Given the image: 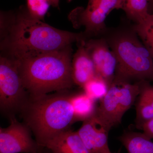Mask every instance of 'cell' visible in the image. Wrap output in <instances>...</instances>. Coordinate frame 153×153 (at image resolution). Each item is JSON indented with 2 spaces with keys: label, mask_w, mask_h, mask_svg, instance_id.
<instances>
[{
  "label": "cell",
  "mask_w": 153,
  "mask_h": 153,
  "mask_svg": "<svg viewBox=\"0 0 153 153\" xmlns=\"http://www.w3.org/2000/svg\"><path fill=\"white\" fill-rule=\"evenodd\" d=\"M1 53L21 60L63 49L86 39L83 33L54 27L30 16L22 7L17 12H1Z\"/></svg>",
  "instance_id": "1"
},
{
  "label": "cell",
  "mask_w": 153,
  "mask_h": 153,
  "mask_svg": "<svg viewBox=\"0 0 153 153\" xmlns=\"http://www.w3.org/2000/svg\"><path fill=\"white\" fill-rule=\"evenodd\" d=\"M72 45L63 49L18 60L23 84L29 96L36 97L52 92L69 90Z\"/></svg>",
  "instance_id": "2"
},
{
  "label": "cell",
  "mask_w": 153,
  "mask_h": 153,
  "mask_svg": "<svg viewBox=\"0 0 153 153\" xmlns=\"http://www.w3.org/2000/svg\"><path fill=\"white\" fill-rule=\"evenodd\" d=\"M71 95L66 90L29 97L20 114L41 147L74 123Z\"/></svg>",
  "instance_id": "3"
},
{
  "label": "cell",
  "mask_w": 153,
  "mask_h": 153,
  "mask_svg": "<svg viewBox=\"0 0 153 153\" xmlns=\"http://www.w3.org/2000/svg\"><path fill=\"white\" fill-rule=\"evenodd\" d=\"M134 32L119 33L108 43L117 61L115 77L129 82H153L152 57Z\"/></svg>",
  "instance_id": "4"
},
{
  "label": "cell",
  "mask_w": 153,
  "mask_h": 153,
  "mask_svg": "<svg viewBox=\"0 0 153 153\" xmlns=\"http://www.w3.org/2000/svg\"><path fill=\"white\" fill-rule=\"evenodd\" d=\"M17 59L4 53L0 56V109L9 119L21 113L29 100Z\"/></svg>",
  "instance_id": "5"
},
{
  "label": "cell",
  "mask_w": 153,
  "mask_h": 153,
  "mask_svg": "<svg viewBox=\"0 0 153 153\" xmlns=\"http://www.w3.org/2000/svg\"><path fill=\"white\" fill-rule=\"evenodd\" d=\"M140 91V83L115 77L106 95L101 100L96 114L111 128L120 123L125 113L133 105Z\"/></svg>",
  "instance_id": "6"
},
{
  "label": "cell",
  "mask_w": 153,
  "mask_h": 153,
  "mask_svg": "<svg viewBox=\"0 0 153 153\" xmlns=\"http://www.w3.org/2000/svg\"><path fill=\"white\" fill-rule=\"evenodd\" d=\"M123 4V0H88L85 8H76L68 18L74 27L85 28L83 33L88 39L103 32L108 14L115 9H122Z\"/></svg>",
  "instance_id": "7"
},
{
  "label": "cell",
  "mask_w": 153,
  "mask_h": 153,
  "mask_svg": "<svg viewBox=\"0 0 153 153\" xmlns=\"http://www.w3.org/2000/svg\"><path fill=\"white\" fill-rule=\"evenodd\" d=\"M10 120L7 127L0 128V153H43L44 149L32 137V131L16 116Z\"/></svg>",
  "instance_id": "8"
},
{
  "label": "cell",
  "mask_w": 153,
  "mask_h": 153,
  "mask_svg": "<svg viewBox=\"0 0 153 153\" xmlns=\"http://www.w3.org/2000/svg\"><path fill=\"white\" fill-rule=\"evenodd\" d=\"M85 46L94 63L97 75L110 85L115 76L117 61L108 41L102 38H90L85 40Z\"/></svg>",
  "instance_id": "9"
},
{
  "label": "cell",
  "mask_w": 153,
  "mask_h": 153,
  "mask_svg": "<svg viewBox=\"0 0 153 153\" xmlns=\"http://www.w3.org/2000/svg\"><path fill=\"white\" fill-rule=\"evenodd\" d=\"M77 131L89 153H110L108 133L111 128L96 114L83 121Z\"/></svg>",
  "instance_id": "10"
},
{
  "label": "cell",
  "mask_w": 153,
  "mask_h": 153,
  "mask_svg": "<svg viewBox=\"0 0 153 153\" xmlns=\"http://www.w3.org/2000/svg\"><path fill=\"white\" fill-rule=\"evenodd\" d=\"M85 40L76 43L77 49L71 60L72 80L74 85L82 88L97 75L94 63L85 47Z\"/></svg>",
  "instance_id": "11"
},
{
  "label": "cell",
  "mask_w": 153,
  "mask_h": 153,
  "mask_svg": "<svg viewBox=\"0 0 153 153\" xmlns=\"http://www.w3.org/2000/svg\"><path fill=\"white\" fill-rule=\"evenodd\" d=\"M45 148L52 153H89L77 131L70 129L49 141Z\"/></svg>",
  "instance_id": "12"
},
{
  "label": "cell",
  "mask_w": 153,
  "mask_h": 153,
  "mask_svg": "<svg viewBox=\"0 0 153 153\" xmlns=\"http://www.w3.org/2000/svg\"><path fill=\"white\" fill-rule=\"evenodd\" d=\"M149 81H140V91L136 106L137 126L141 128L144 124L153 118V86Z\"/></svg>",
  "instance_id": "13"
},
{
  "label": "cell",
  "mask_w": 153,
  "mask_h": 153,
  "mask_svg": "<svg viewBox=\"0 0 153 153\" xmlns=\"http://www.w3.org/2000/svg\"><path fill=\"white\" fill-rule=\"evenodd\" d=\"M119 140L128 153H153V142L143 133L126 132Z\"/></svg>",
  "instance_id": "14"
},
{
  "label": "cell",
  "mask_w": 153,
  "mask_h": 153,
  "mask_svg": "<svg viewBox=\"0 0 153 153\" xmlns=\"http://www.w3.org/2000/svg\"><path fill=\"white\" fill-rule=\"evenodd\" d=\"M70 100L74 111V123L84 121L95 114V101L85 92L71 94Z\"/></svg>",
  "instance_id": "15"
},
{
  "label": "cell",
  "mask_w": 153,
  "mask_h": 153,
  "mask_svg": "<svg viewBox=\"0 0 153 153\" xmlns=\"http://www.w3.org/2000/svg\"><path fill=\"white\" fill-rule=\"evenodd\" d=\"M122 10L136 24L143 22L151 14L148 0H124Z\"/></svg>",
  "instance_id": "16"
},
{
  "label": "cell",
  "mask_w": 153,
  "mask_h": 153,
  "mask_svg": "<svg viewBox=\"0 0 153 153\" xmlns=\"http://www.w3.org/2000/svg\"><path fill=\"white\" fill-rule=\"evenodd\" d=\"M133 31L140 38L153 59V13L143 22L136 24Z\"/></svg>",
  "instance_id": "17"
},
{
  "label": "cell",
  "mask_w": 153,
  "mask_h": 153,
  "mask_svg": "<svg viewBox=\"0 0 153 153\" xmlns=\"http://www.w3.org/2000/svg\"><path fill=\"white\" fill-rule=\"evenodd\" d=\"M109 84L105 79L96 75L83 85L84 92L94 101L101 100L106 95Z\"/></svg>",
  "instance_id": "18"
},
{
  "label": "cell",
  "mask_w": 153,
  "mask_h": 153,
  "mask_svg": "<svg viewBox=\"0 0 153 153\" xmlns=\"http://www.w3.org/2000/svg\"><path fill=\"white\" fill-rule=\"evenodd\" d=\"M51 5L50 0H27L26 9L30 17L44 22V18Z\"/></svg>",
  "instance_id": "19"
},
{
  "label": "cell",
  "mask_w": 153,
  "mask_h": 153,
  "mask_svg": "<svg viewBox=\"0 0 153 153\" xmlns=\"http://www.w3.org/2000/svg\"><path fill=\"white\" fill-rule=\"evenodd\" d=\"M141 129L147 136L153 139V118L144 124Z\"/></svg>",
  "instance_id": "20"
},
{
  "label": "cell",
  "mask_w": 153,
  "mask_h": 153,
  "mask_svg": "<svg viewBox=\"0 0 153 153\" xmlns=\"http://www.w3.org/2000/svg\"><path fill=\"white\" fill-rule=\"evenodd\" d=\"M51 3V5L55 7L59 8V2L60 0H50Z\"/></svg>",
  "instance_id": "21"
},
{
  "label": "cell",
  "mask_w": 153,
  "mask_h": 153,
  "mask_svg": "<svg viewBox=\"0 0 153 153\" xmlns=\"http://www.w3.org/2000/svg\"><path fill=\"white\" fill-rule=\"evenodd\" d=\"M149 1V10L150 13L153 12V0H148Z\"/></svg>",
  "instance_id": "22"
},
{
  "label": "cell",
  "mask_w": 153,
  "mask_h": 153,
  "mask_svg": "<svg viewBox=\"0 0 153 153\" xmlns=\"http://www.w3.org/2000/svg\"><path fill=\"white\" fill-rule=\"evenodd\" d=\"M71 1H72V0H68V2H70Z\"/></svg>",
  "instance_id": "23"
},
{
  "label": "cell",
  "mask_w": 153,
  "mask_h": 153,
  "mask_svg": "<svg viewBox=\"0 0 153 153\" xmlns=\"http://www.w3.org/2000/svg\"><path fill=\"white\" fill-rule=\"evenodd\" d=\"M51 153V152H50V151H49V153H46V152H45V153Z\"/></svg>",
  "instance_id": "24"
},
{
  "label": "cell",
  "mask_w": 153,
  "mask_h": 153,
  "mask_svg": "<svg viewBox=\"0 0 153 153\" xmlns=\"http://www.w3.org/2000/svg\"><path fill=\"white\" fill-rule=\"evenodd\" d=\"M110 153H112V152H110Z\"/></svg>",
  "instance_id": "25"
}]
</instances>
